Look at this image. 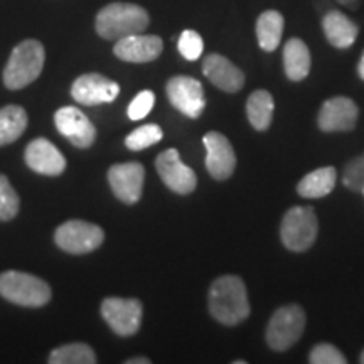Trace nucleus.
<instances>
[{
  "label": "nucleus",
  "mask_w": 364,
  "mask_h": 364,
  "mask_svg": "<svg viewBox=\"0 0 364 364\" xmlns=\"http://www.w3.org/2000/svg\"><path fill=\"white\" fill-rule=\"evenodd\" d=\"M359 361H361L364 364V351L361 353V358H359Z\"/></svg>",
  "instance_id": "34"
},
{
  "label": "nucleus",
  "mask_w": 364,
  "mask_h": 364,
  "mask_svg": "<svg viewBox=\"0 0 364 364\" xmlns=\"http://www.w3.org/2000/svg\"><path fill=\"white\" fill-rule=\"evenodd\" d=\"M203 73L216 88L226 91V93H236L245 85L243 71L221 54H209L204 58Z\"/></svg>",
  "instance_id": "18"
},
{
  "label": "nucleus",
  "mask_w": 364,
  "mask_h": 364,
  "mask_svg": "<svg viewBox=\"0 0 364 364\" xmlns=\"http://www.w3.org/2000/svg\"><path fill=\"white\" fill-rule=\"evenodd\" d=\"M309 361L312 364H346L348 359L344 358V354L339 351L338 348H334L332 344H317L309 354Z\"/></svg>",
  "instance_id": "30"
},
{
  "label": "nucleus",
  "mask_w": 364,
  "mask_h": 364,
  "mask_svg": "<svg viewBox=\"0 0 364 364\" xmlns=\"http://www.w3.org/2000/svg\"><path fill=\"white\" fill-rule=\"evenodd\" d=\"M284 68L289 80L302 81L311 71V53L300 39H289L284 48Z\"/></svg>",
  "instance_id": "20"
},
{
  "label": "nucleus",
  "mask_w": 364,
  "mask_h": 364,
  "mask_svg": "<svg viewBox=\"0 0 364 364\" xmlns=\"http://www.w3.org/2000/svg\"><path fill=\"white\" fill-rule=\"evenodd\" d=\"M306 329V312L300 306H285L273 314L267 327V344L284 353L300 339Z\"/></svg>",
  "instance_id": "6"
},
{
  "label": "nucleus",
  "mask_w": 364,
  "mask_h": 364,
  "mask_svg": "<svg viewBox=\"0 0 364 364\" xmlns=\"http://www.w3.org/2000/svg\"><path fill=\"white\" fill-rule=\"evenodd\" d=\"M154 102H156V95L152 91L145 90L140 91L136 97L132 100L130 107H129V118L130 120H142L150 113L154 107Z\"/></svg>",
  "instance_id": "31"
},
{
  "label": "nucleus",
  "mask_w": 364,
  "mask_h": 364,
  "mask_svg": "<svg viewBox=\"0 0 364 364\" xmlns=\"http://www.w3.org/2000/svg\"><path fill=\"white\" fill-rule=\"evenodd\" d=\"M149 24L150 17L147 11L135 4H110L103 7L97 16V33L108 41H118L132 34H142Z\"/></svg>",
  "instance_id": "2"
},
{
  "label": "nucleus",
  "mask_w": 364,
  "mask_h": 364,
  "mask_svg": "<svg viewBox=\"0 0 364 364\" xmlns=\"http://www.w3.org/2000/svg\"><path fill=\"white\" fill-rule=\"evenodd\" d=\"M284 34V17L277 11L263 12L257 21V38L263 51L272 53L279 48Z\"/></svg>",
  "instance_id": "22"
},
{
  "label": "nucleus",
  "mask_w": 364,
  "mask_h": 364,
  "mask_svg": "<svg viewBox=\"0 0 364 364\" xmlns=\"http://www.w3.org/2000/svg\"><path fill=\"white\" fill-rule=\"evenodd\" d=\"M206 147V169L216 181H226L236 169L233 145L220 132H209L203 139Z\"/></svg>",
  "instance_id": "12"
},
{
  "label": "nucleus",
  "mask_w": 364,
  "mask_h": 364,
  "mask_svg": "<svg viewBox=\"0 0 364 364\" xmlns=\"http://www.w3.org/2000/svg\"><path fill=\"white\" fill-rule=\"evenodd\" d=\"M102 316L115 334L129 338L139 332L144 309L140 300L108 297L102 304Z\"/></svg>",
  "instance_id": "8"
},
{
  "label": "nucleus",
  "mask_w": 364,
  "mask_h": 364,
  "mask_svg": "<svg viewBox=\"0 0 364 364\" xmlns=\"http://www.w3.org/2000/svg\"><path fill=\"white\" fill-rule=\"evenodd\" d=\"M0 295L22 307H43L51 300V287L24 272L0 273Z\"/></svg>",
  "instance_id": "4"
},
{
  "label": "nucleus",
  "mask_w": 364,
  "mask_h": 364,
  "mask_svg": "<svg viewBox=\"0 0 364 364\" xmlns=\"http://www.w3.org/2000/svg\"><path fill=\"white\" fill-rule=\"evenodd\" d=\"M54 124L59 134L65 135L75 147L88 149L93 145L97 130L80 108L65 107L58 110L54 115Z\"/></svg>",
  "instance_id": "13"
},
{
  "label": "nucleus",
  "mask_w": 364,
  "mask_h": 364,
  "mask_svg": "<svg viewBox=\"0 0 364 364\" xmlns=\"http://www.w3.org/2000/svg\"><path fill=\"white\" fill-rule=\"evenodd\" d=\"M164 136V132L159 125L150 124L139 127V129L132 132V134L125 139V145L130 150H144L150 147V145H156L161 142Z\"/></svg>",
  "instance_id": "26"
},
{
  "label": "nucleus",
  "mask_w": 364,
  "mask_h": 364,
  "mask_svg": "<svg viewBox=\"0 0 364 364\" xmlns=\"http://www.w3.org/2000/svg\"><path fill=\"white\" fill-rule=\"evenodd\" d=\"M27 127V113L19 105L0 108V145L16 142Z\"/></svg>",
  "instance_id": "23"
},
{
  "label": "nucleus",
  "mask_w": 364,
  "mask_h": 364,
  "mask_svg": "<svg viewBox=\"0 0 364 364\" xmlns=\"http://www.w3.org/2000/svg\"><path fill=\"white\" fill-rule=\"evenodd\" d=\"M359 110L351 98L327 100L318 112V129L322 132H349L356 127Z\"/></svg>",
  "instance_id": "15"
},
{
  "label": "nucleus",
  "mask_w": 364,
  "mask_h": 364,
  "mask_svg": "<svg viewBox=\"0 0 364 364\" xmlns=\"http://www.w3.org/2000/svg\"><path fill=\"white\" fill-rule=\"evenodd\" d=\"M343 182L348 189L361 193L364 189V156L353 159V161L346 166Z\"/></svg>",
  "instance_id": "29"
},
{
  "label": "nucleus",
  "mask_w": 364,
  "mask_h": 364,
  "mask_svg": "<svg viewBox=\"0 0 364 364\" xmlns=\"http://www.w3.org/2000/svg\"><path fill=\"white\" fill-rule=\"evenodd\" d=\"M336 181H338V172L334 167H321L311 174H307L297 184V193L302 198L318 199L331 194L334 189Z\"/></svg>",
  "instance_id": "21"
},
{
  "label": "nucleus",
  "mask_w": 364,
  "mask_h": 364,
  "mask_svg": "<svg viewBox=\"0 0 364 364\" xmlns=\"http://www.w3.org/2000/svg\"><path fill=\"white\" fill-rule=\"evenodd\" d=\"M361 193H363V194H364V189H363V191H361Z\"/></svg>",
  "instance_id": "35"
},
{
  "label": "nucleus",
  "mask_w": 364,
  "mask_h": 364,
  "mask_svg": "<svg viewBox=\"0 0 364 364\" xmlns=\"http://www.w3.org/2000/svg\"><path fill=\"white\" fill-rule=\"evenodd\" d=\"M166 91L172 107L191 118H198L206 107L203 85L191 76H174L167 81Z\"/></svg>",
  "instance_id": "9"
},
{
  "label": "nucleus",
  "mask_w": 364,
  "mask_h": 364,
  "mask_svg": "<svg viewBox=\"0 0 364 364\" xmlns=\"http://www.w3.org/2000/svg\"><path fill=\"white\" fill-rule=\"evenodd\" d=\"M156 169L171 191L177 194H191L198 186V177L191 167L181 161L176 149L164 150L156 161Z\"/></svg>",
  "instance_id": "10"
},
{
  "label": "nucleus",
  "mask_w": 364,
  "mask_h": 364,
  "mask_svg": "<svg viewBox=\"0 0 364 364\" xmlns=\"http://www.w3.org/2000/svg\"><path fill=\"white\" fill-rule=\"evenodd\" d=\"M26 164L43 176H59L66 169V159L46 139H36L26 149Z\"/></svg>",
  "instance_id": "17"
},
{
  "label": "nucleus",
  "mask_w": 364,
  "mask_h": 364,
  "mask_svg": "<svg viewBox=\"0 0 364 364\" xmlns=\"http://www.w3.org/2000/svg\"><path fill=\"white\" fill-rule=\"evenodd\" d=\"M177 48H179V53L188 59V61H196V59L201 58V54L204 51V43L201 36L196 33V31L188 29L181 34Z\"/></svg>",
  "instance_id": "28"
},
{
  "label": "nucleus",
  "mask_w": 364,
  "mask_h": 364,
  "mask_svg": "<svg viewBox=\"0 0 364 364\" xmlns=\"http://www.w3.org/2000/svg\"><path fill=\"white\" fill-rule=\"evenodd\" d=\"M318 221L312 208L294 206L282 220L280 238L290 252H307L317 238Z\"/></svg>",
  "instance_id": "5"
},
{
  "label": "nucleus",
  "mask_w": 364,
  "mask_h": 364,
  "mask_svg": "<svg viewBox=\"0 0 364 364\" xmlns=\"http://www.w3.org/2000/svg\"><path fill=\"white\" fill-rule=\"evenodd\" d=\"M127 364H150L149 358H134V359H127Z\"/></svg>",
  "instance_id": "32"
},
{
  "label": "nucleus",
  "mask_w": 364,
  "mask_h": 364,
  "mask_svg": "<svg viewBox=\"0 0 364 364\" xmlns=\"http://www.w3.org/2000/svg\"><path fill=\"white\" fill-rule=\"evenodd\" d=\"M103 230L93 223L73 220L63 223L54 233V241L61 250L73 255H85L103 243Z\"/></svg>",
  "instance_id": "7"
},
{
  "label": "nucleus",
  "mask_w": 364,
  "mask_h": 364,
  "mask_svg": "<svg viewBox=\"0 0 364 364\" xmlns=\"http://www.w3.org/2000/svg\"><path fill=\"white\" fill-rule=\"evenodd\" d=\"M358 71H359V76H361V80H364V53H363V56H361V61H359Z\"/></svg>",
  "instance_id": "33"
},
{
  "label": "nucleus",
  "mask_w": 364,
  "mask_h": 364,
  "mask_svg": "<svg viewBox=\"0 0 364 364\" xmlns=\"http://www.w3.org/2000/svg\"><path fill=\"white\" fill-rule=\"evenodd\" d=\"M118 93H120V86L98 73L80 76L71 86V97L78 103L88 105V107L112 103L118 97Z\"/></svg>",
  "instance_id": "14"
},
{
  "label": "nucleus",
  "mask_w": 364,
  "mask_h": 364,
  "mask_svg": "<svg viewBox=\"0 0 364 364\" xmlns=\"http://www.w3.org/2000/svg\"><path fill=\"white\" fill-rule=\"evenodd\" d=\"M21 199L6 176L0 174V221H9L17 216Z\"/></svg>",
  "instance_id": "27"
},
{
  "label": "nucleus",
  "mask_w": 364,
  "mask_h": 364,
  "mask_svg": "<svg viewBox=\"0 0 364 364\" xmlns=\"http://www.w3.org/2000/svg\"><path fill=\"white\" fill-rule=\"evenodd\" d=\"M322 29H324L327 41L339 49L351 48L359 33L358 26L339 11L326 14L324 19H322Z\"/></svg>",
  "instance_id": "19"
},
{
  "label": "nucleus",
  "mask_w": 364,
  "mask_h": 364,
  "mask_svg": "<svg viewBox=\"0 0 364 364\" xmlns=\"http://www.w3.org/2000/svg\"><path fill=\"white\" fill-rule=\"evenodd\" d=\"M209 312L225 326H238L250 316L247 285L236 275H223L209 290Z\"/></svg>",
  "instance_id": "1"
},
{
  "label": "nucleus",
  "mask_w": 364,
  "mask_h": 364,
  "mask_svg": "<svg viewBox=\"0 0 364 364\" xmlns=\"http://www.w3.org/2000/svg\"><path fill=\"white\" fill-rule=\"evenodd\" d=\"M247 115L250 124L257 130H267L273 118V97L267 90H257L247 102Z\"/></svg>",
  "instance_id": "24"
},
{
  "label": "nucleus",
  "mask_w": 364,
  "mask_h": 364,
  "mask_svg": "<svg viewBox=\"0 0 364 364\" xmlns=\"http://www.w3.org/2000/svg\"><path fill=\"white\" fill-rule=\"evenodd\" d=\"M162 49V39L157 36L132 34L118 39L113 53L127 63H150L161 56Z\"/></svg>",
  "instance_id": "16"
},
{
  "label": "nucleus",
  "mask_w": 364,
  "mask_h": 364,
  "mask_svg": "<svg viewBox=\"0 0 364 364\" xmlns=\"http://www.w3.org/2000/svg\"><path fill=\"white\" fill-rule=\"evenodd\" d=\"M51 364H95L97 356L88 344L73 343L59 346L49 356Z\"/></svg>",
  "instance_id": "25"
},
{
  "label": "nucleus",
  "mask_w": 364,
  "mask_h": 364,
  "mask_svg": "<svg viewBox=\"0 0 364 364\" xmlns=\"http://www.w3.org/2000/svg\"><path fill=\"white\" fill-rule=\"evenodd\" d=\"M44 48L39 41L27 39L14 48L4 70V85L9 90L26 88L39 78L44 68Z\"/></svg>",
  "instance_id": "3"
},
{
  "label": "nucleus",
  "mask_w": 364,
  "mask_h": 364,
  "mask_svg": "<svg viewBox=\"0 0 364 364\" xmlns=\"http://www.w3.org/2000/svg\"><path fill=\"white\" fill-rule=\"evenodd\" d=\"M145 169L139 162L115 164L108 171V182L113 194L125 204L139 203L144 191Z\"/></svg>",
  "instance_id": "11"
}]
</instances>
